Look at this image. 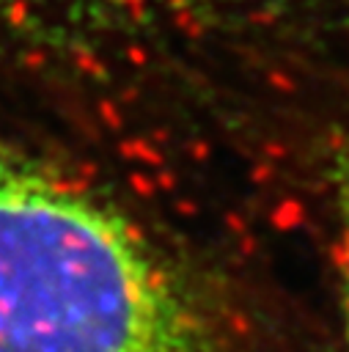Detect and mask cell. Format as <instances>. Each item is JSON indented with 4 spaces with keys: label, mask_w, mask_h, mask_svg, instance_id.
<instances>
[{
    "label": "cell",
    "mask_w": 349,
    "mask_h": 352,
    "mask_svg": "<svg viewBox=\"0 0 349 352\" xmlns=\"http://www.w3.org/2000/svg\"><path fill=\"white\" fill-rule=\"evenodd\" d=\"M0 352H242L228 316L115 201L0 140Z\"/></svg>",
    "instance_id": "obj_1"
},
{
    "label": "cell",
    "mask_w": 349,
    "mask_h": 352,
    "mask_svg": "<svg viewBox=\"0 0 349 352\" xmlns=\"http://www.w3.org/2000/svg\"><path fill=\"white\" fill-rule=\"evenodd\" d=\"M137 0H0V28L11 30H47L55 22L91 19L96 11H113Z\"/></svg>",
    "instance_id": "obj_2"
},
{
    "label": "cell",
    "mask_w": 349,
    "mask_h": 352,
    "mask_svg": "<svg viewBox=\"0 0 349 352\" xmlns=\"http://www.w3.org/2000/svg\"><path fill=\"white\" fill-rule=\"evenodd\" d=\"M330 190H333V209L338 226V297H341L344 336L349 346V143H344L333 157Z\"/></svg>",
    "instance_id": "obj_3"
}]
</instances>
